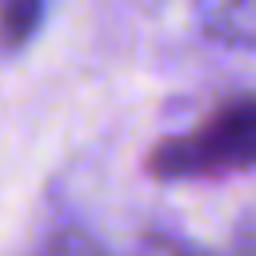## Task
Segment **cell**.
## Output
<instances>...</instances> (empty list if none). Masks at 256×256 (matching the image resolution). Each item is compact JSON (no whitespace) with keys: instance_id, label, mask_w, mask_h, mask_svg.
I'll list each match as a JSON object with an SVG mask.
<instances>
[{"instance_id":"3957f363","label":"cell","mask_w":256,"mask_h":256,"mask_svg":"<svg viewBox=\"0 0 256 256\" xmlns=\"http://www.w3.org/2000/svg\"><path fill=\"white\" fill-rule=\"evenodd\" d=\"M28 256H108L84 228H60L52 236H44Z\"/></svg>"},{"instance_id":"277c9868","label":"cell","mask_w":256,"mask_h":256,"mask_svg":"<svg viewBox=\"0 0 256 256\" xmlns=\"http://www.w3.org/2000/svg\"><path fill=\"white\" fill-rule=\"evenodd\" d=\"M132 256H212V252H204V248H196L180 236H168V232H148V236L136 240Z\"/></svg>"},{"instance_id":"6da1fadb","label":"cell","mask_w":256,"mask_h":256,"mask_svg":"<svg viewBox=\"0 0 256 256\" xmlns=\"http://www.w3.org/2000/svg\"><path fill=\"white\" fill-rule=\"evenodd\" d=\"M152 180H216L256 168V96L224 100L184 136L160 140L144 160Z\"/></svg>"},{"instance_id":"7a4b0ae2","label":"cell","mask_w":256,"mask_h":256,"mask_svg":"<svg viewBox=\"0 0 256 256\" xmlns=\"http://www.w3.org/2000/svg\"><path fill=\"white\" fill-rule=\"evenodd\" d=\"M44 24V0H0V48H24Z\"/></svg>"}]
</instances>
